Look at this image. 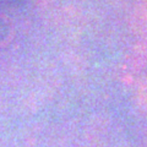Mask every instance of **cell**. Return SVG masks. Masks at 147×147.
I'll use <instances>...</instances> for the list:
<instances>
[{
  "instance_id": "6da1fadb",
  "label": "cell",
  "mask_w": 147,
  "mask_h": 147,
  "mask_svg": "<svg viewBox=\"0 0 147 147\" xmlns=\"http://www.w3.org/2000/svg\"><path fill=\"white\" fill-rule=\"evenodd\" d=\"M13 33L15 27L12 20L5 13H0V47L11 42Z\"/></svg>"
}]
</instances>
